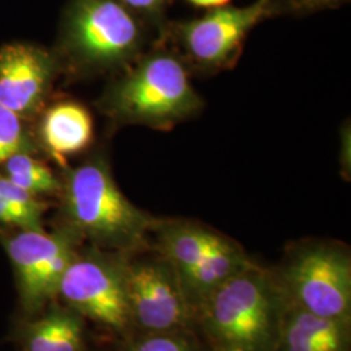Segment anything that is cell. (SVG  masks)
Wrapping results in <instances>:
<instances>
[{
    "label": "cell",
    "mask_w": 351,
    "mask_h": 351,
    "mask_svg": "<svg viewBox=\"0 0 351 351\" xmlns=\"http://www.w3.org/2000/svg\"><path fill=\"white\" fill-rule=\"evenodd\" d=\"M81 237L71 228L47 233L23 230L3 236V246L12 264L20 303L27 315H37L58 295L68 265L75 259Z\"/></svg>",
    "instance_id": "5"
},
{
    "label": "cell",
    "mask_w": 351,
    "mask_h": 351,
    "mask_svg": "<svg viewBox=\"0 0 351 351\" xmlns=\"http://www.w3.org/2000/svg\"><path fill=\"white\" fill-rule=\"evenodd\" d=\"M276 351H348L350 320L329 319L295 306L278 324Z\"/></svg>",
    "instance_id": "12"
},
{
    "label": "cell",
    "mask_w": 351,
    "mask_h": 351,
    "mask_svg": "<svg viewBox=\"0 0 351 351\" xmlns=\"http://www.w3.org/2000/svg\"><path fill=\"white\" fill-rule=\"evenodd\" d=\"M188 1L190 4H193L194 7L208 8V10L226 7L230 3V0H188Z\"/></svg>",
    "instance_id": "22"
},
{
    "label": "cell",
    "mask_w": 351,
    "mask_h": 351,
    "mask_svg": "<svg viewBox=\"0 0 351 351\" xmlns=\"http://www.w3.org/2000/svg\"><path fill=\"white\" fill-rule=\"evenodd\" d=\"M277 295L268 277L252 264L202 304L208 333L226 351H265L276 339Z\"/></svg>",
    "instance_id": "4"
},
{
    "label": "cell",
    "mask_w": 351,
    "mask_h": 351,
    "mask_svg": "<svg viewBox=\"0 0 351 351\" xmlns=\"http://www.w3.org/2000/svg\"><path fill=\"white\" fill-rule=\"evenodd\" d=\"M125 265L101 249L77 252L64 272L58 294L75 313L101 326L123 329L130 320Z\"/></svg>",
    "instance_id": "6"
},
{
    "label": "cell",
    "mask_w": 351,
    "mask_h": 351,
    "mask_svg": "<svg viewBox=\"0 0 351 351\" xmlns=\"http://www.w3.org/2000/svg\"><path fill=\"white\" fill-rule=\"evenodd\" d=\"M145 24L160 25L169 0H120Z\"/></svg>",
    "instance_id": "19"
},
{
    "label": "cell",
    "mask_w": 351,
    "mask_h": 351,
    "mask_svg": "<svg viewBox=\"0 0 351 351\" xmlns=\"http://www.w3.org/2000/svg\"><path fill=\"white\" fill-rule=\"evenodd\" d=\"M0 197L8 202L14 210L26 216L38 230L43 229V215L46 204L39 197L13 184L0 172Z\"/></svg>",
    "instance_id": "18"
},
{
    "label": "cell",
    "mask_w": 351,
    "mask_h": 351,
    "mask_svg": "<svg viewBox=\"0 0 351 351\" xmlns=\"http://www.w3.org/2000/svg\"><path fill=\"white\" fill-rule=\"evenodd\" d=\"M36 133L30 130L27 121L0 106V167L13 155L37 152Z\"/></svg>",
    "instance_id": "17"
},
{
    "label": "cell",
    "mask_w": 351,
    "mask_h": 351,
    "mask_svg": "<svg viewBox=\"0 0 351 351\" xmlns=\"http://www.w3.org/2000/svg\"><path fill=\"white\" fill-rule=\"evenodd\" d=\"M56 53L29 42L0 47V106L29 121L45 107L60 68Z\"/></svg>",
    "instance_id": "9"
},
{
    "label": "cell",
    "mask_w": 351,
    "mask_h": 351,
    "mask_svg": "<svg viewBox=\"0 0 351 351\" xmlns=\"http://www.w3.org/2000/svg\"><path fill=\"white\" fill-rule=\"evenodd\" d=\"M285 281L302 310L350 320L351 262L345 251L330 245L302 249L290 261Z\"/></svg>",
    "instance_id": "7"
},
{
    "label": "cell",
    "mask_w": 351,
    "mask_h": 351,
    "mask_svg": "<svg viewBox=\"0 0 351 351\" xmlns=\"http://www.w3.org/2000/svg\"><path fill=\"white\" fill-rule=\"evenodd\" d=\"M60 194L66 226L101 250L137 249L155 226L150 216L123 194L101 156L65 168Z\"/></svg>",
    "instance_id": "2"
},
{
    "label": "cell",
    "mask_w": 351,
    "mask_h": 351,
    "mask_svg": "<svg viewBox=\"0 0 351 351\" xmlns=\"http://www.w3.org/2000/svg\"><path fill=\"white\" fill-rule=\"evenodd\" d=\"M24 351H82L84 326L81 315L52 308L20 328Z\"/></svg>",
    "instance_id": "14"
},
{
    "label": "cell",
    "mask_w": 351,
    "mask_h": 351,
    "mask_svg": "<svg viewBox=\"0 0 351 351\" xmlns=\"http://www.w3.org/2000/svg\"><path fill=\"white\" fill-rule=\"evenodd\" d=\"M0 172L13 184L39 198L59 194L63 188V181L50 167L30 152L13 155L3 163Z\"/></svg>",
    "instance_id": "16"
},
{
    "label": "cell",
    "mask_w": 351,
    "mask_h": 351,
    "mask_svg": "<svg viewBox=\"0 0 351 351\" xmlns=\"http://www.w3.org/2000/svg\"><path fill=\"white\" fill-rule=\"evenodd\" d=\"M125 285L130 319L139 326L162 332L185 322L188 300L167 261L126 264Z\"/></svg>",
    "instance_id": "10"
},
{
    "label": "cell",
    "mask_w": 351,
    "mask_h": 351,
    "mask_svg": "<svg viewBox=\"0 0 351 351\" xmlns=\"http://www.w3.org/2000/svg\"><path fill=\"white\" fill-rule=\"evenodd\" d=\"M251 262L239 246L226 239L195 265L177 274L188 302L203 304L226 280L237 275Z\"/></svg>",
    "instance_id": "13"
},
{
    "label": "cell",
    "mask_w": 351,
    "mask_h": 351,
    "mask_svg": "<svg viewBox=\"0 0 351 351\" xmlns=\"http://www.w3.org/2000/svg\"><path fill=\"white\" fill-rule=\"evenodd\" d=\"M36 138L38 147L40 146L63 168H68L66 160L93 143V116L78 101H56L40 114Z\"/></svg>",
    "instance_id": "11"
},
{
    "label": "cell",
    "mask_w": 351,
    "mask_h": 351,
    "mask_svg": "<svg viewBox=\"0 0 351 351\" xmlns=\"http://www.w3.org/2000/svg\"><path fill=\"white\" fill-rule=\"evenodd\" d=\"M155 228L158 229L159 249L176 274L195 265L226 239L208 228L191 223L176 221Z\"/></svg>",
    "instance_id": "15"
},
{
    "label": "cell",
    "mask_w": 351,
    "mask_h": 351,
    "mask_svg": "<svg viewBox=\"0 0 351 351\" xmlns=\"http://www.w3.org/2000/svg\"><path fill=\"white\" fill-rule=\"evenodd\" d=\"M133 351H194L185 341L167 336L155 335L139 342Z\"/></svg>",
    "instance_id": "20"
},
{
    "label": "cell",
    "mask_w": 351,
    "mask_h": 351,
    "mask_svg": "<svg viewBox=\"0 0 351 351\" xmlns=\"http://www.w3.org/2000/svg\"><path fill=\"white\" fill-rule=\"evenodd\" d=\"M345 0H301L302 7L306 8H326V7H335Z\"/></svg>",
    "instance_id": "23"
},
{
    "label": "cell",
    "mask_w": 351,
    "mask_h": 351,
    "mask_svg": "<svg viewBox=\"0 0 351 351\" xmlns=\"http://www.w3.org/2000/svg\"><path fill=\"white\" fill-rule=\"evenodd\" d=\"M143 43L145 23L120 0H69L56 55L77 72L99 73L129 66Z\"/></svg>",
    "instance_id": "3"
},
{
    "label": "cell",
    "mask_w": 351,
    "mask_h": 351,
    "mask_svg": "<svg viewBox=\"0 0 351 351\" xmlns=\"http://www.w3.org/2000/svg\"><path fill=\"white\" fill-rule=\"evenodd\" d=\"M272 13V0H256L247 7L213 8L201 19L176 24L173 36L195 66L223 69L232 66L251 30Z\"/></svg>",
    "instance_id": "8"
},
{
    "label": "cell",
    "mask_w": 351,
    "mask_h": 351,
    "mask_svg": "<svg viewBox=\"0 0 351 351\" xmlns=\"http://www.w3.org/2000/svg\"><path fill=\"white\" fill-rule=\"evenodd\" d=\"M0 226H11L23 230H38L32 221L23 213L14 210L12 206L0 197Z\"/></svg>",
    "instance_id": "21"
},
{
    "label": "cell",
    "mask_w": 351,
    "mask_h": 351,
    "mask_svg": "<svg viewBox=\"0 0 351 351\" xmlns=\"http://www.w3.org/2000/svg\"><path fill=\"white\" fill-rule=\"evenodd\" d=\"M126 68L99 101L114 123L171 130L201 110L186 64L175 53L152 51Z\"/></svg>",
    "instance_id": "1"
}]
</instances>
